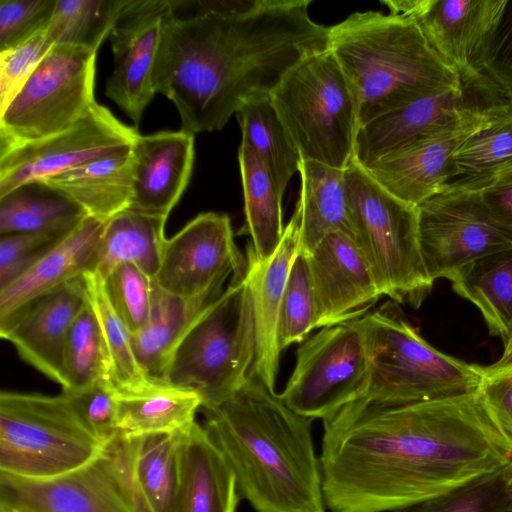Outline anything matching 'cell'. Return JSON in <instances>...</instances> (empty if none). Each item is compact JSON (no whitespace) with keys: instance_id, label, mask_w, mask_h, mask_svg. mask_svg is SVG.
<instances>
[{"instance_id":"obj_24","label":"cell","mask_w":512,"mask_h":512,"mask_svg":"<svg viewBox=\"0 0 512 512\" xmlns=\"http://www.w3.org/2000/svg\"><path fill=\"white\" fill-rule=\"evenodd\" d=\"M105 222L86 216L52 249L0 288V323L48 293L95 270Z\"/></svg>"},{"instance_id":"obj_26","label":"cell","mask_w":512,"mask_h":512,"mask_svg":"<svg viewBox=\"0 0 512 512\" xmlns=\"http://www.w3.org/2000/svg\"><path fill=\"white\" fill-rule=\"evenodd\" d=\"M131 148L120 149L41 182L76 203L88 216L106 222L130 207Z\"/></svg>"},{"instance_id":"obj_29","label":"cell","mask_w":512,"mask_h":512,"mask_svg":"<svg viewBox=\"0 0 512 512\" xmlns=\"http://www.w3.org/2000/svg\"><path fill=\"white\" fill-rule=\"evenodd\" d=\"M167 218L125 209L105 222L94 272L102 279L130 263L154 279L167 238Z\"/></svg>"},{"instance_id":"obj_6","label":"cell","mask_w":512,"mask_h":512,"mask_svg":"<svg viewBox=\"0 0 512 512\" xmlns=\"http://www.w3.org/2000/svg\"><path fill=\"white\" fill-rule=\"evenodd\" d=\"M256 350L247 274L208 304L176 347L164 382L193 390L203 408L219 406L246 382Z\"/></svg>"},{"instance_id":"obj_7","label":"cell","mask_w":512,"mask_h":512,"mask_svg":"<svg viewBox=\"0 0 512 512\" xmlns=\"http://www.w3.org/2000/svg\"><path fill=\"white\" fill-rule=\"evenodd\" d=\"M270 98L301 158L342 170L354 160L357 107L329 48L292 67Z\"/></svg>"},{"instance_id":"obj_52","label":"cell","mask_w":512,"mask_h":512,"mask_svg":"<svg viewBox=\"0 0 512 512\" xmlns=\"http://www.w3.org/2000/svg\"><path fill=\"white\" fill-rule=\"evenodd\" d=\"M0 512H11V511H7V510H2V509H0Z\"/></svg>"},{"instance_id":"obj_40","label":"cell","mask_w":512,"mask_h":512,"mask_svg":"<svg viewBox=\"0 0 512 512\" xmlns=\"http://www.w3.org/2000/svg\"><path fill=\"white\" fill-rule=\"evenodd\" d=\"M318 310L308 254L298 251L292 263L282 297L277 346L280 353L294 343L303 342L317 328Z\"/></svg>"},{"instance_id":"obj_45","label":"cell","mask_w":512,"mask_h":512,"mask_svg":"<svg viewBox=\"0 0 512 512\" xmlns=\"http://www.w3.org/2000/svg\"><path fill=\"white\" fill-rule=\"evenodd\" d=\"M57 0H1L0 52L16 47L46 29Z\"/></svg>"},{"instance_id":"obj_17","label":"cell","mask_w":512,"mask_h":512,"mask_svg":"<svg viewBox=\"0 0 512 512\" xmlns=\"http://www.w3.org/2000/svg\"><path fill=\"white\" fill-rule=\"evenodd\" d=\"M511 109L505 105L465 113L362 167L385 190L417 207L449 181L451 157L465 139Z\"/></svg>"},{"instance_id":"obj_18","label":"cell","mask_w":512,"mask_h":512,"mask_svg":"<svg viewBox=\"0 0 512 512\" xmlns=\"http://www.w3.org/2000/svg\"><path fill=\"white\" fill-rule=\"evenodd\" d=\"M171 0H127L110 32L114 69L106 95L138 125L155 95L153 67Z\"/></svg>"},{"instance_id":"obj_50","label":"cell","mask_w":512,"mask_h":512,"mask_svg":"<svg viewBox=\"0 0 512 512\" xmlns=\"http://www.w3.org/2000/svg\"><path fill=\"white\" fill-rule=\"evenodd\" d=\"M485 372H496L512 367V333L508 340L504 343V351L501 357L489 366H481Z\"/></svg>"},{"instance_id":"obj_47","label":"cell","mask_w":512,"mask_h":512,"mask_svg":"<svg viewBox=\"0 0 512 512\" xmlns=\"http://www.w3.org/2000/svg\"><path fill=\"white\" fill-rule=\"evenodd\" d=\"M64 393L88 429L105 444L118 432L116 428V390L111 381L103 377L91 386Z\"/></svg>"},{"instance_id":"obj_4","label":"cell","mask_w":512,"mask_h":512,"mask_svg":"<svg viewBox=\"0 0 512 512\" xmlns=\"http://www.w3.org/2000/svg\"><path fill=\"white\" fill-rule=\"evenodd\" d=\"M328 48L354 96L359 128L421 96L461 83L419 26L401 15L352 13L329 27Z\"/></svg>"},{"instance_id":"obj_33","label":"cell","mask_w":512,"mask_h":512,"mask_svg":"<svg viewBox=\"0 0 512 512\" xmlns=\"http://www.w3.org/2000/svg\"><path fill=\"white\" fill-rule=\"evenodd\" d=\"M509 170L512 109L471 134L458 147L451 157V176L443 189L479 191Z\"/></svg>"},{"instance_id":"obj_42","label":"cell","mask_w":512,"mask_h":512,"mask_svg":"<svg viewBox=\"0 0 512 512\" xmlns=\"http://www.w3.org/2000/svg\"><path fill=\"white\" fill-rule=\"evenodd\" d=\"M107 295L131 335L147 323L151 307L154 280L133 264L116 266L103 279Z\"/></svg>"},{"instance_id":"obj_20","label":"cell","mask_w":512,"mask_h":512,"mask_svg":"<svg viewBox=\"0 0 512 512\" xmlns=\"http://www.w3.org/2000/svg\"><path fill=\"white\" fill-rule=\"evenodd\" d=\"M308 260L317 328L359 319L383 296L361 249L342 232L326 235L308 254Z\"/></svg>"},{"instance_id":"obj_15","label":"cell","mask_w":512,"mask_h":512,"mask_svg":"<svg viewBox=\"0 0 512 512\" xmlns=\"http://www.w3.org/2000/svg\"><path fill=\"white\" fill-rule=\"evenodd\" d=\"M139 133L95 103L70 128L0 153V197L15 188L58 175L120 149Z\"/></svg>"},{"instance_id":"obj_35","label":"cell","mask_w":512,"mask_h":512,"mask_svg":"<svg viewBox=\"0 0 512 512\" xmlns=\"http://www.w3.org/2000/svg\"><path fill=\"white\" fill-rule=\"evenodd\" d=\"M83 282L87 300L99 322L108 376L116 393H136L162 382L149 378L139 366L133 351L131 333L115 311L104 280L91 271L84 274Z\"/></svg>"},{"instance_id":"obj_13","label":"cell","mask_w":512,"mask_h":512,"mask_svg":"<svg viewBox=\"0 0 512 512\" xmlns=\"http://www.w3.org/2000/svg\"><path fill=\"white\" fill-rule=\"evenodd\" d=\"M246 263L235 241L228 215H197L167 239L154 283L177 297L212 302L233 274L242 277Z\"/></svg>"},{"instance_id":"obj_12","label":"cell","mask_w":512,"mask_h":512,"mask_svg":"<svg viewBox=\"0 0 512 512\" xmlns=\"http://www.w3.org/2000/svg\"><path fill=\"white\" fill-rule=\"evenodd\" d=\"M417 211L420 251L433 281L451 280L466 264L512 247V235L494 222L479 191L443 189Z\"/></svg>"},{"instance_id":"obj_21","label":"cell","mask_w":512,"mask_h":512,"mask_svg":"<svg viewBox=\"0 0 512 512\" xmlns=\"http://www.w3.org/2000/svg\"><path fill=\"white\" fill-rule=\"evenodd\" d=\"M87 304L83 277L48 293L6 322L2 339L20 357L51 380L62 384V359L69 332Z\"/></svg>"},{"instance_id":"obj_31","label":"cell","mask_w":512,"mask_h":512,"mask_svg":"<svg viewBox=\"0 0 512 512\" xmlns=\"http://www.w3.org/2000/svg\"><path fill=\"white\" fill-rule=\"evenodd\" d=\"M450 281L480 310L490 335L505 343L512 333V247L466 264Z\"/></svg>"},{"instance_id":"obj_49","label":"cell","mask_w":512,"mask_h":512,"mask_svg":"<svg viewBox=\"0 0 512 512\" xmlns=\"http://www.w3.org/2000/svg\"><path fill=\"white\" fill-rule=\"evenodd\" d=\"M494 222L512 235V170H509L479 190Z\"/></svg>"},{"instance_id":"obj_28","label":"cell","mask_w":512,"mask_h":512,"mask_svg":"<svg viewBox=\"0 0 512 512\" xmlns=\"http://www.w3.org/2000/svg\"><path fill=\"white\" fill-rule=\"evenodd\" d=\"M203 404L190 389L164 381L136 393H116V428L126 436L174 433L190 428Z\"/></svg>"},{"instance_id":"obj_5","label":"cell","mask_w":512,"mask_h":512,"mask_svg":"<svg viewBox=\"0 0 512 512\" xmlns=\"http://www.w3.org/2000/svg\"><path fill=\"white\" fill-rule=\"evenodd\" d=\"M369 358V385L363 397L418 403L476 393L480 365L431 346L394 301L357 319Z\"/></svg>"},{"instance_id":"obj_22","label":"cell","mask_w":512,"mask_h":512,"mask_svg":"<svg viewBox=\"0 0 512 512\" xmlns=\"http://www.w3.org/2000/svg\"><path fill=\"white\" fill-rule=\"evenodd\" d=\"M130 209L168 218L191 177L194 134L185 130L141 135L132 144Z\"/></svg>"},{"instance_id":"obj_36","label":"cell","mask_w":512,"mask_h":512,"mask_svg":"<svg viewBox=\"0 0 512 512\" xmlns=\"http://www.w3.org/2000/svg\"><path fill=\"white\" fill-rule=\"evenodd\" d=\"M235 115L242 143L260 158L280 194L284 195L290 179L299 171L301 156L270 96L250 100Z\"/></svg>"},{"instance_id":"obj_37","label":"cell","mask_w":512,"mask_h":512,"mask_svg":"<svg viewBox=\"0 0 512 512\" xmlns=\"http://www.w3.org/2000/svg\"><path fill=\"white\" fill-rule=\"evenodd\" d=\"M86 216L43 182H31L0 197V236L72 227Z\"/></svg>"},{"instance_id":"obj_23","label":"cell","mask_w":512,"mask_h":512,"mask_svg":"<svg viewBox=\"0 0 512 512\" xmlns=\"http://www.w3.org/2000/svg\"><path fill=\"white\" fill-rule=\"evenodd\" d=\"M300 219V212L295 207L281 242L268 259H259L252 247H247L246 274L252 296L256 338L251 369L272 391H275L281 354L277 346V324L288 275L299 251Z\"/></svg>"},{"instance_id":"obj_14","label":"cell","mask_w":512,"mask_h":512,"mask_svg":"<svg viewBox=\"0 0 512 512\" xmlns=\"http://www.w3.org/2000/svg\"><path fill=\"white\" fill-rule=\"evenodd\" d=\"M128 470L108 451L50 479L0 473V509L11 512H140Z\"/></svg>"},{"instance_id":"obj_43","label":"cell","mask_w":512,"mask_h":512,"mask_svg":"<svg viewBox=\"0 0 512 512\" xmlns=\"http://www.w3.org/2000/svg\"><path fill=\"white\" fill-rule=\"evenodd\" d=\"M75 226L1 236L0 288L31 267Z\"/></svg>"},{"instance_id":"obj_2","label":"cell","mask_w":512,"mask_h":512,"mask_svg":"<svg viewBox=\"0 0 512 512\" xmlns=\"http://www.w3.org/2000/svg\"><path fill=\"white\" fill-rule=\"evenodd\" d=\"M312 0H171L152 73L182 130H221L250 100L270 96L305 57L328 48Z\"/></svg>"},{"instance_id":"obj_32","label":"cell","mask_w":512,"mask_h":512,"mask_svg":"<svg viewBox=\"0 0 512 512\" xmlns=\"http://www.w3.org/2000/svg\"><path fill=\"white\" fill-rule=\"evenodd\" d=\"M244 195V232L249 244L261 260L277 249L284 233L282 198L271 175L254 151L241 142L238 150Z\"/></svg>"},{"instance_id":"obj_10","label":"cell","mask_w":512,"mask_h":512,"mask_svg":"<svg viewBox=\"0 0 512 512\" xmlns=\"http://www.w3.org/2000/svg\"><path fill=\"white\" fill-rule=\"evenodd\" d=\"M97 52L55 45L0 110V153L60 133L83 118L94 98Z\"/></svg>"},{"instance_id":"obj_39","label":"cell","mask_w":512,"mask_h":512,"mask_svg":"<svg viewBox=\"0 0 512 512\" xmlns=\"http://www.w3.org/2000/svg\"><path fill=\"white\" fill-rule=\"evenodd\" d=\"M103 377L109 379L106 353L98 319L87 300L64 347L62 392L81 391Z\"/></svg>"},{"instance_id":"obj_30","label":"cell","mask_w":512,"mask_h":512,"mask_svg":"<svg viewBox=\"0 0 512 512\" xmlns=\"http://www.w3.org/2000/svg\"><path fill=\"white\" fill-rule=\"evenodd\" d=\"M210 303L177 297L154 283L149 319L141 330L131 335L136 360L149 378L164 380L176 347Z\"/></svg>"},{"instance_id":"obj_48","label":"cell","mask_w":512,"mask_h":512,"mask_svg":"<svg viewBox=\"0 0 512 512\" xmlns=\"http://www.w3.org/2000/svg\"><path fill=\"white\" fill-rule=\"evenodd\" d=\"M480 371L476 395L495 426L512 443V367L485 372L480 366Z\"/></svg>"},{"instance_id":"obj_34","label":"cell","mask_w":512,"mask_h":512,"mask_svg":"<svg viewBox=\"0 0 512 512\" xmlns=\"http://www.w3.org/2000/svg\"><path fill=\"white\" fill-rule=\"evenodd\" d=\"M189 429V428H188ZM129 436L135 481L152 512H175L185 432Z\"/></svg>"},{"instance_id":"obj_8","label":"cell","mask_w":512,"mask_h":512,"mask_svg":"<svg viewBox=\"0 0 512 512\" xmlns=\"http://www.w3.org/2000/svg\"><path fill=\"white\" fill-rule=\"evenodd\" d=\"M354 240L383 295L417 309L434 281L421 255L417 207L381 187L354 160L345 169Z\"/></svg>"},{"instance_id":"obj_41","label":"cell","mask_w":512,"mask_h":512,"mask_svg":"<svg viewBox=\"0 0 512 512\" xmlns=\"http://www.w3.org/2000/svg\"><path fill=\"white\" fill-rule=\"evenodd\" d=\"M504 466L395 512H512Z\"/></svg>"},{"instance_id":"obj_9","label":"cell","mask_w":512,"mask_h":512,"mask_svg":"<svg viewBox=\"0 0 512 512\" xmlns=\"http://www.w3.org/2000/svg\"><path fill=\"white\" fill-rule=\"evenodd\" d=\"M103 448L64 393H0V473L50 479L88 464Z\"/></svg>"},{"instance_id":"obj_44","label":"cell","mask_w":512,"mask_h":512,"mask_svg":"<svg viewBox=\"0 0 512 512\" xmlns=\"http://www.w3.org/2000/svg\"><path fill=\"white\" fill-rule=\"evenodd\" d=\"M474 70L489 79L512 108V0L505 6L483 47Z\"/></svg>"},{"instance_id":"obj_16","label":"cell","mask_w":512,"mask_h":512,"mask_svg":"<svg viewBox=\"0 0 512 512\" xmlns=\"http://www.w3.org/2000/svg\"><path fill=\"white\" fill-rule=\"evenodd\" d=\"M460 77L457 86L428 93L361 126L355 141L357 163L364 167L465 113L509 106L499 89L480 72Z\"/></svg>"},{"instance_id":"obj_38","label":"cell","mask_w":512,"mask_h":512,"mask_svg":"<svg viewBox=\"0 0 512 512\" xmlns=\"http://www.w3.org/2000/svg\"><path fill=\"white\" fill-rule=\"evenodd\" d=\"M127 0H57L47 34L54 45L92 51L110 35Z\"/></svg>"},{"instance_id":"obj_25","label":"cell","mask_w":512,"mask_h":512,"mask_svg":"<svg viewBox=\"0 0 512 512\" xmlns=\"http://www.w3.org/2000/svg\"><path fill=\"white\" fill-rule=\"evenodd\" d=\"M239 496L231 467L203 425L195 422L181 446L175 512H235Z\"/></svg>"},{"instance_id":"obj_27","label":"cell","mask_w":512,"mask_h":512,"mask_svg":"<svg viewBox=\"0 0 512 512\" xmlns=\"http://www.w3.org/2000/svg\"><path fill=\"white\" fill-rule=\"evenodd\" d=\"M299 250L309 254L329 233L342 232L354 239L350 220L345 169L301 158Z\"/></svg>"},{"instance_id":"obj_19","label":"cell","mask_w":512,"mask_h":512,"mask_svg":"<svg viewBox=\"0 0 512 512\" xmlns=\"http://www.w3.org/2000/svg\"><path fill=\"white\" fill-rule=\"evenodd\" d=\"M391 14L412 19L459 75L474 70L506 0H383Z\"/></svg>"},{"instance_id":"obj_3","label":"cell","mask_w":512,"mask_h":512,"mask_svg":"<svg viewBox=\"0 0 512 512\" xmlns=\"http://www.w3.org/2000/svg\"><path fill=\"white\" fill-rule=\"evenodd\" d=\"M203 427L231 467L238 493L256 512H324L312 419L250 370L244 385L214 408Z\"/></svg>"},{"instance_id":"obj_1","label":"cell","mask_w":512,"mask_h":512,"mask_svg":"<svg viewBox=\"0 0 512 512\" xmlns=\"http://www.w3.org/2000/svg\"><path fill=\"white\" fill-rule=\"evenodd\" d=\"M511 458L512 443L473 393L418 403L354 400L323 419L319 460L332 512H395Z\"/></svg>"},{"instance_id":"obj_11","label":"cell","mask_w":512,"mask_h":512,"mask_svg":"<svg viewBox=\"0 0 512 512\" xmlns=\"http://www.w3.org/2000/svg\"><path fill=\"white\" fill-rule=\"evenodd\" d=\"M369 376L366 343L356 319L323 327L301 343L280 397L296 413L323 420L363 397Z\"/></svg>"},{"instance_id":"obj_51","label":"cell","mask_w":512,"mask_h":512,"mask_svg":"<svg viewBox=\"0 0 512 512\" xmlns=\"http://www.w3.org/2000/svg\"><path fill=\"white\" fill-rule=\"evenodd\" d=\"M507 491L512 504V458L510 461L504 466L503 469Z\"/></svg>"},{"instance_id":"obj_46","label":"cell","mask_w":512,"mask_h":512,"mask_svg":"<svg viewBox=\"0 0 512 512\" xmlns=\"http://www.w3.org/2000/svg\"><path fill=\"white\" fill-rule=\"evenodd\" d=\"M55 46L47 28L22 44L0 52V110L20 89L39 63Z\"/></svg>"}]
</instances>
